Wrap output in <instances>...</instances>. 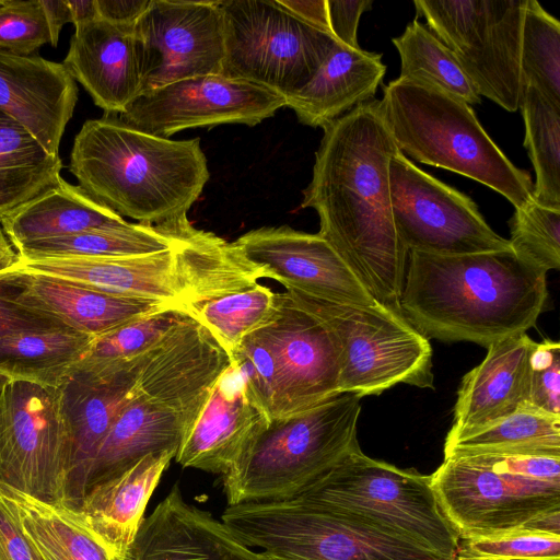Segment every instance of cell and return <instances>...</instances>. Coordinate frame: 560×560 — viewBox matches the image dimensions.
<instances>
[{
  "label": "cell",
  "mask_w": 560,
  "mask_h": 560,
  "mask_svg": "<svg viewBox=\"0 0 560 560\" xmlns=\"http://www.w3.org/2000/svg\"><path fill=\"white\" fill-rule=\"evenodd\" d=\"M428 28L453 52L479 96L520 107L521 38L527 0H415Z\"/></svg>",
  "instance_id": "obj_10"
},
{
  "label": "cell",
  "mask_w": 560,
  "mask_h": 560,
  "mask_svg": "<svg viewBox=\"0 0 560 560\" xmlns=\"http://www.w3.org/2000/svg\"><path fill=\"white\" fill-rule=\"evenodd\" d=\"M50 44L40 0L0 1V50L28 56Z\"/></svg>",
  "instance_id": "obj_45"
},
{
  "label": "cell",
  "mask_w": 560,
  "mask_h": 560,
  "mask_svg": "<svg viewBox=\"0 0 560 560\" xmlns=\"http://www.w3.org/2000/svg\"><path fill=\"white\" fill-rule=\"evenodd\" d=\"M430 477L438 502L459 538L516 530L560 509V482L497 471L466 457L444 459Z\"/></svg>",
  "instance_id": "obj_13"
},
{
  "label": "cell",
  "mask_w": 560,
  "mask_h": 560,
  "mask_svg": "<svg viewBox=\"0 0 560 560\" xmlns=\"http://www.w3.org/2000/svg\"><path fill=\"white\" fill-rule=\"evenodd\" d=\"M268 421L231 362L185 433L174 458L183 467L223 476Z\"/></svg>",
  "instance_id": "obj_23"
},
{
  "label": "cell",
  "mask_w": 560,
  "mask_h": 560,
  "mask_svg": "<svg viewBox=\"0 0 560 560\" xmlns=\"http://www.w3.org/2000/svg\"><path fill=\"white\" fill-rule=\"evenodd\" d=\"M230 364L213 335L187 315L140 355L135 390L174 412L187 432Z\"/></svg>",
  "instance_id": "obj_16"
},
{
  "label": "cell",
  "mask_w": 560,
  "mask_h": 560,
  "mask_svg": "<svg viewBox=\"0 0 560 560\" xmlns=\"http://www.w3.org/2000/svg\"><path fill=\"white\" fill-rule=\"evenodd\" d=\"M372 0H327L329 27L336 40L349 48L360 49L358 26L363 12L370 10Z\"/></svg>",
  "instance_id": "obj_49"
},
{
  "label": "cell",
  "mask_w": 560,
  "mask_h": 560,
  "mask_svg": "<svg viewBox=\"0 0 560 560\" xmlns=\"http://www.w3.org/2000/svg\"><path fill=\"white\" fill-rule=\"evenodd\" d=\"M161 225L174 240L175 254L186 287V307L224 296L266 278L237 246L214 233L195 228L187 215Z\"/></svg>",
  "instance_id": "obj_29"
},
{
  "label": "cell",
  "mask_w": 560,
  "mask_h": 560,
  "mask_svg": "<svg viewBox=\"0 0 560 560\" xmlns=\"http://www.w3.org/2000/svg\"><path fill=\"white\" fill-rule=\"evenodd\" d=\"M278 293L258 283L205 303L186 307L231 357L243 339L265 327L273 317Z\"/></svg>",
  "instance_id": "obj_39"
},
{
  "label": "cell",
  "mask_w": 560,
  "mask_h": 560,
  "mask_svg": "<svg viewBox=\"0 0 560 560\" xmlns=\"http://www.w3.org/2000/svg\"><path fill=\"white\" fill-rule=\"evenodd\" d=\"M295 16L330 35L327 0H279Z\"/></svg>",
  "instance_id": "obj_52"
},
{
  "label": "cell",
  "mask_w": 560,
  "mask_h": 560,
  "mask_svg": "<svg viewBox=\"0 0 560 560\" xmlns=\"http://www.w3.org/2000/svg\"><path fill=\"white\" fill-rule=\"evenodd\" d=\"M19 260V254L0 225V272L13 267Z\"/></svg>",
  "instance_id": "obj_56"
},
{
  "label": "cell",
  "mask_w": 560,
  "mask_h": 560,
  "mask_svg": "<svg viewBox=\"0 0 560 560\" xmlns=\"http://www.w3.org/2000/svg\"><path fill=\"white\" fill-rule=\"evenodd\" d=\"M385 73L382 54L337 43L311 80L285 97V107L301 124L324 128L374 100Z\"/></svg>",
  "instance_id": "obj_27"
},
{
  "label": "cell",
  "mask_w": 560,
  "mask_h": 560,
  "mask_svg": "<svg viewBox=\"0 0 560 560\" xmlns=\"http://www.w3.org/2000/svg\"><path fill=\"white\" fill-rule=\"evenodd\" d=\"M430 479L371 458L359 447L293 499L361 517L448 560L459 537Z\"/></svg>",
  "instance_id": "obj_7"
},
{
  "label": "cell",
  "mask_w": 560,
  "mask_h": 560,
  "mask_svg": "<svg viewBox=\"0 0 560 560\" xmlns=\"http://www.w3.org/2000/svg\"><path fill=\"white\" fill-rule=\"evenodd\" d=\"M520 529L560 536V509L529 520Z\"/></svg>",
  "instance_id": "obj_54"
},
{
  "label": "cell",
  "mask_w": 560,
  "mask_h": 560,
  "mask_svg": "<svg viewBox=\"0 0 560 560\" xmlns=\"http://www.w3.org/2000/svg\"><path fill=\"white\" fill-rule=\"evenodd\" d=\"M1 1V0H0Z\"/></svg>",
  "instance_id": "obj_59"
},
{
  "label": "cell",
  "mask_w": 560,
  "mask_h": 560,
  "mask_svg": "<svg viewBox=\"0 0 560 560\" xmlns=\"http://www.w3.org/2000/svg\"><path fill=\"white\" fill-rule=\"evenodd\" d=\"M2 272L54 277L107 294L173 304L184 310L187 302L174 246L130 257H19L13 267Z\"/></svg>",
  "instance_id": "obj_20"
},
{
  "label": "cell",
  "mask_w": 560,
  "mask_h": 560,
  "mask_svg": "<svg viewBox=\"0 0 560 560\" xmlns=\"http://www.w3.org/2000/svg\"><path fill=\"white\" fill-rule=\"evenodd\" d=\"M129 560H267L212 516L184 500L174 485L143 518Z\"/></svg>",
  "instance_id": "obj_24"
},
{
  "label": "cell",
  "mask_w": 560,
  "mask_h": 560,
  "mask_svg": "<svg viewBox=\"0 0 560 560\" xmlns=\"http://www.w3.org/2000/svg\"><path fill=\"white\" fill-rule=\"evenodd\" d=\"M174 246L161 226L131 223L126 228L97 229L31 242L16 248L20 258L130 257L160 253Z\"/></svg>",
  "instance_id": "obj_36"
},
{
  "label": "cell",
  "mask_w": 560,
  "mask_h": 560,
  "mask_svg": "<svg viewBox=\"0 0 560 560\" xmlns=\"http://www.w3.org/2000/svg\"><path fill=\"white\" fill-rule=\"evenodd\" d=\"M282 380L284 416L339 394V353L329 330L287 293H278L271 320L262 327Z\"/></svg>",
  "instance_id": "obj_19"
},
{
  "label": "cell",
  "mask_w": 560,
  "mask_h": 560,
  "mask_svg": "<svg viewBox=\"0 0 560 560\" xmlns=\"http://www.w3.org/2000/svg\"><path fill=\"white\" fill-rule=\"evenodd\" d=\"M380 107L404 155L477 180L515 209L534 201L529 173L504 155L464 101L429 83L397 78L383 88Z\"/></svg>",
  "instance_id": "obj_4"
},
{
  "label": "cell",
  "mask_w": 560,
  "mask_h": 560,
  "mask_svg": "<svg viewBox=\"0 0 560 560\" xmlns=\"http://www.w3.org/2000/svg\"><path fill=\"white\" fill-rule=\"evenodd\" d=\"M0 273H11L15 277L20 285L18 299L24 305L48 314L65 326L93 338L136 318L176 306L162 302L116 296L43 275Z\"/></svg>",
  "instance_id": "obj_28"
},
{
  "label": "cell",
  "mask_w": 560,
  "mask_h": 560,
  "mask_svg": "<svg viewBox=\"0 0 560 560\" xmlns=\"http://www.w3.org/2000/svg\"><path fill=\"white\" fill-rule=\"evenodd\" d=\"M69 171L93 199L150 225L187 215L210 177L199 138L155 136L107 114L84 121Z\"/></svg>",
  "instance_id": "obj_3"
},
{
  "label": "cell",
  "mask_w": 560,
  "mask_h": 560,
  "mask_svg": "<svg viewBox=\"0 0 560 560\" xmlns=\"http://www.w3.org/2000/svg\"><path fill=\"white\" fill-rule=\"evenodd\" d=\"M0 560H39L0 498Z\"/></svg>",
  "instance_id": "obj_50"
},
{
  "label": "cell",
  "mask_w": 560,
  "mask_h": 560,
  "mask_svg": "<svg viewBox=\"0 0 560 560\" xmlns=\"http://www.w3.org/2000/svg\"><path fill=\"white\" fill-rule=\"evenodd\" d=\"M187 315L184 308L171 306L136 318L93 338L83 359L95 362L136 359Z\"/></svg>",
  "instance_id": "obj_42"
},
{
  "label": "cell",
  "mask_w": 560,
  "mask_h": 560,
  "mask_svg": "<svg viewBox=\"0 0 560 560\" xmlns=\"http://www.w3.org/2000/svg\"><path fill=\"white\" fill-rule=\"evenodd\" d=\"M50 33V45L56 47L61 28L66 23H72L71 13L67 0L47 1L40 0Z\"/></svg>",
  "instance_id": "obj_53"
},
{
  "label": "cell",
  "mask_w": 560,
  "mask_h": 560,
  "mask_svg": "<svg viewBox=\"0 0 560 560\" xmlns=\"http://www.w3.org/2000/svg\"><path fill=\"white\" fill-rule=\"evenodd\" d=\"M140 355L119 362L82 359L57 387L72 443L70 497L78 506L88 489L97 450L112 424L135 394Z\"/></svg>",
  "instance_id": "obj_18"
},
{
  "label": "cell",
  "mask_w": 560,
  "mask_h": 560,
  "mask_svg": "<svg viewBox=\"0 0 560 560\" xmlns=\"http://www.w3.org/2000/svg\"><path fill=\"white\" fill-rule=\"evenodd\" d=\"M400 57V79L429 83L465 103L481 102L453 52L422 23L413 20L393 38Z\"/></svg>",
  "instance_id": "obj_38"
},
{
  "label": "cell",
  "mask_w": 560,
  "mask_h": 560,
  "mask_svg": "<svg viewBox=\"0 0 560 560\" xmlns=\"http://www.w3.org/2000/svg\"><path fill=\"white\" fill-rule=\"evenodd\" d=\"M133 30L142 46L143 91L222 72L225 33L220 1L150 0Z\"/></svg>",
  "instance_id": "obj_15"
},
{
  "label": "cell",
  "mask_w": 560,
  "mask_h": 560,
  "mask_svg": "<svg viewBox=\"0 0 560 560\" xmlns=\"http://www.w3.org/2000/svg\"><path fill=\"white\" fill-rule=\"evenodd\" d=\"M234 244L266 272V278L280 282L287 291L338 303L376 302L318 233H305L288 225L264 226L244 233Z\"/></svg>",
  "instance_id": "obj_17"
},
{
  "label": "cell",
  "mask_w": 560,
  "mask_h": 560,
  "mask_svg": "<svg viewBox=\"0 0 560 560\" xmlns=\"http://www.w3.org/2000/svg\"><path fill=\"white\" fill-rule=\"evenodd\" d=\"M444 459L486 454L560 456V416L527 404L493 423L444 442Z\"/></svg>",
  "instance_id": "obj_35"
},
{
  "label": "cell",
  "mask_w": 560,
  "mask_h": 560,
  "mask_svg": "<svg viewBox=\"0 0 560 560\" xmlns=\"http://www.w3.org/2000/svg\"><path fill=\"white\" fill-rule=\"evenodd\" d=\"M63 163L0 113V222L62 180Z\"/></svg>",
  "instance_id": "obj_33"
},
{
  "label": "cell",
  "mask_w": 560,
  "mask_h": 560,
  "mask_svg": "<svg viewBox=\"0 0 560 560\" xmlns=\"http://www.w3.org/2000/svg\"><path fill=\"white\" fill-rule=\"evenodd\" d=\"M77 101L78 86L62 62L0 50V113L51 154H59Z\"/></svg>",
  "instance_id": "obj_22"
},
{
  "label": "cell",
  "mask_w": 560,
  "mask_h": 560,
  "mask_svg": "<svg viewBox=\"0 0 560 560\" xmlns=\"http://www.w3.org/2000/svg\"><path fill=\"white\" fill-rule=\"evenodd\" d=\"M97 15L109 23L133 26L150 0H95Z\"/></svg>",
  "instance_id": "obj_51"
},
{
  "label": "cell",
  "mask_w": 560,
  "mask_h": 560,
  "mask_svg": "<svg viewBox=\"0 0 560 560\" xmlns=\"http://www.w3.org/2000/svg\"><path fill=\"white\" fill-rule=\"evenodd\" d=\"M221 521L267 560H440L369 521L298 499L229 505Z\"/></svg>",
  "instance_id": "obj_6"
},
{
  "label": "cell",
  "mask_w": 560,
  "mask_h": 560,
  "mask_svg": "<svg viewBox=\"0 0 560 560\" xmlns=\"http://www.w3.org/2000/svg\"><path fill=\"white\" fill-rule=\"evenodd\" d=\"M546 276L512 248L454 256L410 250L399 311L428 339L488 348L535 326L547 303Z\"/></svg>",
  "instance_id": "obj_2"
},
{
  "label": "cell",
  "mask_w": 560,
  "mask_h": 560,
  "mask_svg": "<svg viewBox=\"0 0 560 560\" xmlns=\"http://www.w3.org/2000/svg\"><path fill=\"white\" fill-rule=\"evenodd\" d=\"M524 147L535 170L534 201L560 209V107L533 85H522Z\"/></svg>",
  "instance_id": "obj_37"
},
{
  "label": "cell",
  "mask_w": 560,
  "mask_h": 560,
  "mask_svg": "<svg viewBox=\"0 0 560 560\" xmlns=\"http://www.w3.org/2000/svg\"><path fill=\"white\" fill-rule=\"evenodd\" d=\"M511 248L540 270L560 267V209L535 201L515 209L509 221Z\"/></svg>",
  "instance_id": "obj_43"
},
{
  "label": "cell",
  "mask_w": 560,
  "mask_h": 560,
  "mask_svg": "<svg viewBox=\"0 0 560 560\" xmlns=\"http://www.w3.org/2000/svg\"><path fill=\"white\" fill-rule=\"evenodd\" d=\"M185 432L184 422L174 412L135 390L97 450L88 488L120 474L148 454L176 453Z\"/></svg>",
  "instance_id": "obj_31"
},
{
  "label": "cell",
  "mask_w": 560,
  "mask_h": 560,
  "mask_svg": "<svg viewBox=\"0 0 560 560\" xmlns=\"http://www.w3.org/2000/svg\"><path fill=\"white\" fill-rule=\"evenodd\" d=\"M0 498L39 560H119L78 506L0 485Z\"/></svg>",
  "instance_id": "obj_30"
},
{
  "label": "cell",
  "mask_w": 560,
  "mask_h": 560,
  "mask_svg": "<svg viewBox=\"0 0 560 560\" xmlns=\"http://www.w3.org/2000/svg\"><path fill=\"white\" fill-rule=\"evenodd\" d=\"M72 443L57 388L9 380L0 390V485L70 503Z\"/></svg>",
  "instance_id": "obj_11"
},
{
  "label": "cell",
  "mask_w": 560,
  "mask_h": 560,
  "mask_svg": "<svg viewBox=\"0 0 560 560\" xmlns=\"http://www.w3.org/2000/svg\"><path fill=\"white\" fill-rule=\"evenodd\" d=\"M282 107L285 97L268 89L223 74H208L143 91L117 116L140 130L170 138L197 127L255 126Z\"/></svg>",
  "instance_id": "obj_14"
},
{
  "label": "cell",
  "mask_w": 560,
  "mask_h": 560,
  "mask_svg": "<svg viewBox=\"0 0 560 560\" xmlns=\"http://www.w3.org/2000/svg\"><path fill=\"white\" fill-rule=\"evenodd\" d=\"M131 223L100 203L79 185L62 180L0 222L18 247L40 240L97 229L126 228Z\"/></svg>",
  "instance_id": "obj_32"
},
{
  "label": "cell",
  "mask_w": 560,
  "mask_h": 560,
  "mask_svg": "<svg viewBox=\"0 0 560 560\" xmlns=\"http://www.w3.org/2000/svg\"><path fill=\"white\" fill-rule=\"evenodd\" d=\"M521 80L560 107V23L536 0H527L521 38Z\"/></svg>",
  "instance_id": "obj_40"
},
{
  "label": "cell",
  "mask_w": 560,
  "mask_h": 560,
  "mask_svg": "<svg viewBox=\"0 0 560 560\" xmlns=\"http://www.w3.org/2000/svg\"><path fill=\"white\" fill-rule=\"evenodd\" d=\"M175 455L148 454L120 474L89 487L79 502V510L119 560H129L148 502Z\"/></svg>",
  "instance_id": "obj_26"
},
{
  "label": "cell",
  "mask_w": 560,
  "mask_h": 560,
  "mask_svg": "<svg viewBox=\"0 0 560 560\" xmlns=\"http://www.w3.org/2000/svg\"><path fill=\"white\" fill-rule=\"evenodd\" d=\"M329 330L339 353L338 392L380 395L397 384L434 388L432 348L400 312L285 291Z\"/></svg>",
  "instance_id": "obj_8"
},
{
  "label": "cell",
  "mask_w": 560,
  "mask_h": 560,
  "mask_svg": "<svg viewBox=\"0 0 560 560\" xmlns=\"http://www.w3.org/2000/svg\"><path fill=\"white\" fill-rule=\"evenodd\" d=\"M448 560H508V559H499V558H478V557H465L455 553L451 559Z\"/></svg>",
  "instance_id": "obj_57"
},
{
  "label": "cell",
  "mask_w": 560,
  "mask_h": 560,
  "mask_svg": "<svg viewBox=\"0 0 560 560\" xmlns=\"http://www.w3.org/2000/svg\"><path fill=\"white\" fill-rule=\"evenodd\" d=\"M10 378L5 376L4 374L0 373V390L3 387V385L9 381Z\"/></svg>",
  "instance_id": "obj_58"
},
{
  "label": "cell",
  "mask_w": 560,
  "mask_h": 560,
  "mask_svg": "<svg viewBox=\"0 0 560 560\" xmlns=\"http://www.w3.org/2000/svg\"><path fill=\"white\" fill-rule=\"evenodd\" d=\"M536 345L522 332L488 346L486 358L462 380L445 441L476 431L530 404V359Z\"/></svg>",
  "instance_id": "obj_25"
},
{
  "label": "cell",
  "mask_w": 560,
  "mask_h": 560,
  "mask_svg": "<svg viewBox=\"0 0 560 560\" xmlns=\"http://www.w3.org/2000/svg\"><path fill=\"white\" fill-rule=\"evenodd\" d=\"M456 553L508 560H560V536L516 529L459 538Z\"/></svg>",
  "instance_id": "obj_44"
},
{
  "label": "cell",
  "mask_w": 560,
  "mask_h": 560,
  "mask_svg": "<svg viewBox=\"0 0 560 560\" xmlns=\"http://www.w3.org/2000/svg\"><path fill=\"white\" fill-rule=\"evenodd\" d=\"M302 208L319 218L318 234L370 295L399 311L408 250L394 223L389 162L399 151L380 100L363 103L323 128Z\"/></svg>",
  "instance_id": "obj_1"
},
{
  "label": "cell",
  "mask_w": 560,
  "mask_h": 560,
  "mask_svg": "<svg viewBox=\"0 0 560 560\" xmlns=\"http://www.w3.org/2000/svg\"><path fill=\"white\" fill-rule=\"evenodd\" d=\"M392 212L408 252L467 255L511 248L477 205L416 166L398 151L389 162Z\"/></svg>",
  "instance_id": "obj_12"
},
{
  "label": "cell",
  "mask_w": 560,
  "mask_h": 560,
  "mask_svg": "<svg viewBox=\"0 0 560 560\" xmlns=\"http://www.w3.org/2000/svg\"><path fill=\"white\" fill-rule=\"evenodd\" d=\"M20 285L11 273H0V338L22 331L67 327L55 317L19 301Z\"/></svg>",
  "instance_id": "obj_47"
},
{
  "label": "cell",
  "mask_w": 560,
  "mask_h": 560,
  "mask_svg": "<svg viewBox=\"0 0 560 560\" xmlns=\"http://www.w3.org/2000/svg\"><path fill=\"white\" fill-rule=\"evenodd\" d=\"M68 5L74 26L98 18L95 0L68 1Z\"/></svg>",
  "instance_id": "obj_55"
},
{
  "label": "cell",
  "mask_w": 560,
  "mask_h": 560,
  "mask_svg": "<svg viewBox=\"0 0 560 560\" xmlns=\"http://www.w3.org/2000/svg\"><path fill=\"white\" fill-rule=\"evenodd\" d=\"M529 402L560 416V345L537 342L530 359Z\"/></svg>",
  "instance_id": "obj_46"
},
{
  "label": "cell",
  "mask_w": 560,
  "mask_h": 560,
  "mask_svg": "<svg viewBox=\"0 0 560 560\" xmlns=\"http://www.w3.org/2000/svg\"><path fill=\"white\" fill-rule=\"evenodd\" d=\"M220 8L225 33L221 74L284 97L311 80L338 43L279 0H222Z\"/></svg>",
  "instance_id": "obj_9"
},
{
  "label": "cell",
  "mask_w": 560,
  "mask_h": 560,
  "mask_svg": "<svg viewBox=\"0 0 560 560\" xmlns=\"http://www.w3.org/2000/svg\"><path fill=\"white\" fill-rule=\"evenodd\" d=\"M471 462L515 476L560 482V456L541 454H486L466 456Z\"/></svg>",
  "instance_id": "obj_48"
},
{
  "label": "cell",
  "mask_w": 560,
  "mask_h": 560,
  "mask_svg": "<svg viewBox=\"0 0 560 560\" xmlns=\"http://www.w3.org/2000/svg\"><path fill=\"white\" fill-rule=\"evenodd\" d=\"M253 402L271 420L284 416V397L277 355L262 328L246 336L230 357Z\"/></svg>",
  "instance_id": "obj_41"
},
{
  "label": "cell",
  "mask_w": 560,
  "mask_h": 560,
  "mask_svg": "<svg viewBox=\"0 0 560 560\" xmlns=\"http://www.w3.org/2000/svg\"><path fill=\"white\" fill-rule=\"evenodd\" d=\"M93 337L69 327L0 338V373L10 380L57 388L80 362Z\"/></svg>",
  "instance_id": "obj_34"
},
{
  "label": "cell",
  "mask_w": 560,
  "mask_h": 560,
  "mask_svg": "<svg viewBox=\"0 0 560 560\" xmlns=\"http://www.w3.org/2000/svg\"><path fill=\"white\" fill-rule=\"evenodd\" d=\"M133 26L100 18L79 24L62 61L107 115L122 114L143 91L142 46Z\"/></svg>",
  "instance_id": "obj_21"
},
{
  "label": "cell",
  "mask_w": 560,
  "mask_h": 560,
  "mask_svg": "<svg viewBox=\"0 0 560 560\" xmlns=\"http://www.w3.org/2000/svg\"><path fill=\"white\" fill-rule=\"evenodd\" d=\"M360 400L337 394L269 420L223 475L229 505L293 499L359 448Z\"/></svg>",
  "instance_id": "obj_5"
}]
</instances>
